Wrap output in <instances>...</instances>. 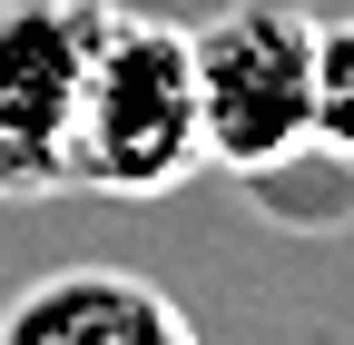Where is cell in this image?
Segmentation results:
<instances>
[{"label": "cell", "mask_w": 354, "mask_h": 345, "mask_svg": "<svg viewBox=\"0 0 354 345\" xmlns=\"http://www.w3.org/2000/svg\"><path fill=\"white\" fill-rule=\"evenodd\" d=\"M109 0H0V197L69 188V99Z\"/></svg>", "instance_id": "obj_3"}, {"label": "cell", "mask_w": 354, "mask_h": 345, "mask_svg": "<svg viewBox=\"0 0 354 345\" xmlns=\"http://www.w3.org/2000/svg\"><path fill=\"white\" fill-rule=\"evenodd\" d=\"M187 69H197V139L207 168H236L266 178L315 139V20L286 10V0H246V10H216L207 30H187Z\"/></svg>", "instance_id": "obj_2"}, {"label": "cell", "mask_w": 354, "mask_h": 345, "mask_svg": "<svg viewBox=\"0 0 354 345\" xmlns=\"http://www.w3.org/2000/svg\"><path fill=\"white\" fill-rule=\"evenodd\" d=\"M315 79H325V99H315V139H354V20L344 30H315Z\"/></svg>", "instance_id": "obj_5"}, {"label": "cell", "mask_w": 354, "mask_h": 345, "mask_svg": "<svg viewBox=\"0 0 354 345\" xmlns=\"http://www.w3.org/2000/svg\"><path fill=\"white\" fill-rule=\"evenodd\" d=\"M197 168H207V139H197L187 30L138 20V10H99V39H88V69L69 99V188L167 197Z\"/></svg>", "instance_id": "obj_1"}, {"label": "cell", "mask_w": 354, "mask_h": 345, "mask_svg": "<svg viewBox=\"0 0 354 345\" xmlns=\"http://www.w3.org/2000/svg\"><path fill=\"white\" fill-rule=\"evenodd\" d=\"M0 345H197V326L138 267H59L0 306Z\"/></svg>", "instance_id": "obj_4"}, {"label": "cell", "mask_w": 354, "mask_h": 345, "mask_svg": "<svg viewBox=\"0 0 354 345\" xmlns=\"http://www.w3.org/2000/svg\"><path fill=\"white\" fill-rule=\"evenodd\" d=\"M344 168H354V139H344Z\"/></svg>", "instance_id": "obj_6"}]
</instances>
